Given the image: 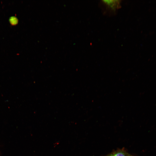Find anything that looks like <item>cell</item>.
<instances>
[{"label":"cell","instance_id":"3","mask_svg":"<svg viewBox=\"0 0 156 156\" xmlns=\"http://www.w3.org/2000/svg\"><path fill=\"white\" fill-rule=\"evenodd\" d=\"M9 20L10 24L12 25H16L18 21L17 18L14 16L11 17Z\"/></svg>","mask_w":156,"mask_h":156},{"label":"cell","instance_id":"2","mask_svg":"<svg viewBox=\"0 0 156 156\" xmlns=\"http://www.w3.org/2000/svg\"><path fill=\"white\" fill-rule=\"evenodd\" d=\"M129 153L124 148L118 149L105 156H127Z\"/></svg>","mask_w":156,"mask_h":156},{"label":"cell","instance_id":"1","mask_svg":"<svg viewBox=\"0 0 156 156\" xmlns=\"http://www.w3.org/2000/svg\"><path fill=\"white\" fill-rule=\"evenodd\" d=\"M102 2L108 8L113 10H115L120 7V0H103Z\"/></svg>","mask_w":156,"mask_h":156},{"label":"cell","instance_id":"4","mask_svg":"<svg viewBox=\"0 0 156 156\" xmlns=\"http://www.w3.org/2000/svg\"><path fill=\"white\" fill-rule=\"evenodd\" d=\"M127 156H133L130 154H128V155Z\"/></svg>","mask_w":156,"mask_h":156}]
</instances>
